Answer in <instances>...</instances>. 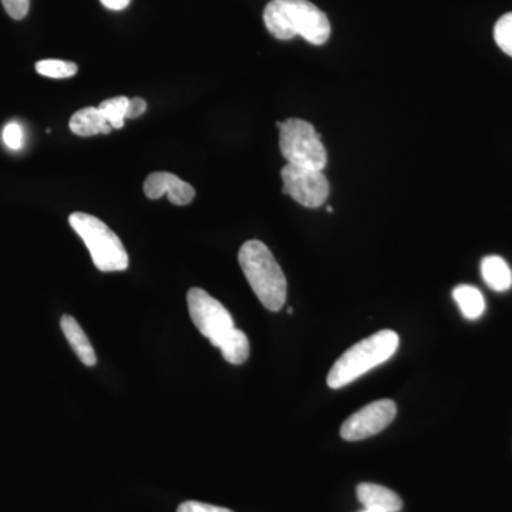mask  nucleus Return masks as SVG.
I'll list each match as a JSON object with an SVG mask.
<instances>
[{
	"instance_id": "nucleus-1",
	"label": "nucleus",
	"mask_w": 512,
	"mask_h": 512,
	"mask_svg": "<svg viewBox=\"0 0 512 512\" xmlns=\"http://www.w3.org/2000/svg\"><path fill=\"white\" fill-rule=\"evenodd\" d=\"M264 22L275 39L302 36L316 46L328 42L332 32L328 16L308 0H272L264 10Z\"/></svg>"
},
{
	"instance_id": "nucleus-2",
	"label": "nucleus",
	"mask_w": 512,
	"mask_h": 512,
	"mask_svg": "<svg viewBox=\"0 0 512 512\" xmlns=\"http://www.w3.org/2000/svg\"><path fill=\"white\" fill-rule=\"evenodd\" d=\"M238 261L262 305L268 311H281L286 302L288 284L284 271L264 242L256 239L245 242L239 249Z\"/></svg>"
},
{
	"instance_id": "nucleus-3",
	"label": "nucleus",
	"mask_w": 512,
	"mask_h": 512,
	"mask_svg": "<svg viewBox=\"0 0 512 512\" xmlns=\"http://www.w3.org/2000/svg\"><path fill=\"white\" fill-rule=\"evenodd\" d=\"M400 338L394 330L384 329L360 340L336 360L328 375L330 389H342L370 370L387 362L397 352Z\"/></svg>"
},
{
	"instance_id": "nucleus-4",
	"label": "nucleus",
	"mask_w": 512,
	"mask_h": 512,
	"mask_svg": "<svg viewBox=\"0 0 512 512\" xmlns=\"http://www.w3.org/2000/svg\"><path fill=\"white\" fill-rule=\"evenodd\" d=\"M70 227L83 239L93 264L101 272H120L128 268V255L123 242L103 221L84 212H73Z\"/></svg>"
},
{
	"instance_id": "nucleus-5",
	"label": "nucleus",
	"mask_w": 512,
	"mask_h": 512,
	"mask_svg": "<svg viewBox=\"0 0 512 512\" xmlns=\"http://www.w3.org/2000/svg\"><path fill=\"white\" fill-rule=\"evenodd\" d=\"M276 124L279 128V147L286 163L320 171L325 168L328 154L311 123L289 119Z\"/></svg>"
},
{
	"instance_id": "nucleus-6",
	"label": "nucleus",
	"mask_w": 512,
	"mask_h": 512,
	"mask_svg": "<svg viewBox=\"0 0 512 512\" xmlns=\"http://www.w3.org/2000/svg\"><path fill=\"white\" fill-rule=\"evenodd\" d=\"M188 312L192 323L212 346L235 328L231 313L220 301L201 288H192L187 295Z\"/></svg>"
},
{
	"instance_id": "nucleus-7",
	"label": "nucleus",
	"mask_w": 512,
	"mask_h": 512,
	"mask_svg": "<svg viewBox=\"0 0 512 512\" xmlns=\"http://www.w3.org/2000/svg\"><path fill=\"white\" fill-rule=\"evenodd\" d=\"M284 194L308 208H318L329 197V181L323 171L286 164L281 171Z\"/></svg>"
},
{
	"instance_id": "nucleus-8",
	"label": "nucleus",
	"mask_w": 512,
	"mask_h": 512,
	"mask_svg": "<svg viewBox=\"0 0 512 512\" xmlns=\"http://www.w3.org/2000/svg\"><path fill=\"white\" fill-rule=\"evenodd\" d=\"M396 414L397 406L392 400L367 404L342 424L340 436L346 441L369 439L390 426Z\"/></svg>"
},
{
	"instance_id": "nucleus-9",
	"label": "nucleus",
	"mask_w": 512,
	"mask_h": 512,
	"mask_svg": "<svg viewBox=\"0 0 512 512\" xmlns=\"http://www.w3.org/2000/svg\"><path fill=\"white\" fill-rule=\"evenodd\" d=\"M144 194L150 200H158V198L167 195L171 204L184 207L190 204L195 198V190L192 185L185 183L175 174L158 171L148 175L146 183H144Z\"/></svg>"
},
{
	"instance_id": "nucleus-10",
	"label": "nucleus",
	"mask_w": 512,
	"mask_h": 512,
	"mask_svg": "<svg viewBox=\"0 0 512 512\" xmlns=\"http://www.w3.org/2000/svg\"><path fill=\"white\" fill-rule=\"evenodd\" d=\"M357 500L366 508L377 512H400L402 498L389 488L379 484L363 483L357 485Z\"/></svg>"
},
{
	"instance_id": "nucleus-11",
	"label": "nucleus",
	"mask_w": 512,
	"mask_h": 512,
	"mask_svg": "<svg viewBox=\"0 0 512 512\" xmlns=\"http://www.w3.org/2000/svg\"><path fill=\"white\" fill-rule=\"evenodd\" d=\"M60 328H62L64 338L72 346L77 357L82 360L83 365L89 367L96 365L97 357L92 343H90L89 338H87L86 333L83 332L82 326L77 323V320L73 316L64 315L60 319Z\"/></svg>"
},
{
	"instance_id": "nucleus-12",
	"label": "nucleus",
	"mask_w": 512,
	"mask_h": 512,
	"mask_svg": "<svg viewBox=\"0 0 512 512\" xmlns=\"http://www.w3.org/2000/svg\"><path fill=\"white\" fill-rule=\"evenodd\" d=\"M73 134L80 137H92L97 134H109L113 127L107 123L99 107H86L76 111L69 123Z\"/></svg>"
},
{
	"instance_id": "nucleus-13",
	"label": "nucleus",
	"mask_w": 512,
	"mask_h": 512,
	"mask_svg": "<svg viewBox=\"0 0 512 512\" xmlns=\"http://www.w3.org/2000/svg\"><path fill=\"white\" fill-rule=\"evenodd\" d=\"M481 275L485 284L495 292H505L512 286V271L500 256H487L481 262Z\"/></svg>"
},
{
	"instance_id": "nucleus-14",
	"label": "nucleus",
	"mask_w": 512,
	"mask_h": 512,
	"mask_svg": "<svg viewBox=\"0 0 512 512\" xmlns=\"http://www.w3.org/2000/svg\"><path fill=\"white\" fill-rule=\"evenodd\" d=\"M215 348L221 350L222 356H224V359L227 360L228 363H231V365H242V363L247 362L249 352H251L247 335L237 328L227 333V335L217 343Z\"/></svg>"
},
{
	"instance_id": "nucleus-15",
	"label": "nucleus",
	"mask_w": 512,
	"mask_h": 512,
	"mask_svg": "<svg viewBox=\"0 0 512 512\" xmlns=\"http://www.w3.org/2000/svg\"><path fill=\"white\" fill-rule=\"evenodd\" d=\"M454 301L463 313L464 318L474 320L481 318L485 311L483 293L476 286L460 285L453 291Z\"/></svg>"
},
{
	"instance_id": "nucleus-16",
	"label": "nucleus",
	"mask_w": 512,
	"mask_h": 512,
	"mask_svg": "<svg viewBox=\"0 0 512 512\" xmlns=\"http://www.w3.org/2000/svg\"><path fill=\"white\" fill-rule=\"evenodd\" d=\"M128 101H130V99L124 96L101 101L99 110L101 114H103L104 119L107 120V123L113 127V130L114 128L120 130V128L124 127V121L127 120Z\"/></svg>"
},
{
	"instance_id": "nucleus-17",
	"label": "nucleus",
	"mask_w": 512,
	"mask_h": 512,
	"mask_svg": "<svg viewBox=\"0 0 512 512\" xmlns=\"http://www.w3.org/2000/svg\"><path fill=\"white\" fill-rule=\"evenodd\" d=\"M35 67L37 73L50 79H69L79 70L76 63L57 59L40 60Z\"/></svg>"
},
{
	"instance_id": "nucleus-18",
	"label": "nucleus",
	"mask_w": 512,
	"mask_h": 512,
	"mask_svg": "<svg viewBox=\"0 0 512 512\" xmlns=\"http://www.w3.org/2000/svg\"><path fill=\"white\" fill-rule=\"evenodd\" d=\"M494 39L498 47L512 57V13L498 19L494 28Z\"/></svg>"
},
{
	"instance_id": "nucleus-19",
	"label": "nucleus",
	"mask_w": 512,
	"mask_h": 512,
	"mask_svg": "<svg viewBox=\"0 0 512 512\" xmlns=\"http://www.w3.org/2000/svg\"><path fill=\"white\" fill-rule=\"evenodd\" d=\"M3 143L6 144V147L10 148V150L18 151L25 144V133H23V127L20 126L16 121H10V123L6 124L5 128H3L2 133Z\"/></svg>"
},
{
	"instance_id": "nucleus-20",
	"label": "nucleus",
	"mask_w": 512,
	"mask_h": 512,
	"mask_svg": "<svg viewBox=\"0 0 512 512\" xmlns=\"http://www.w3.org/2000/svg\"><path fill=\"white\" fill-rule=\"evenodd\" d=\"M2 5L10 18L22 20L28 16L30 0H2Z\"/></svg>"
},
{
	"instance_id": "nucleus-21",
	"label": "nucleus",
	"mask_w": 512,
	"mask_h": 512,
	"mask_svg": "<svg viewBox=\"0 0 512 512\" xmlns=\"http://www.w3.org/2000/svg\"><path fill=\"white\" fill-rule=\"evenodd\" d=\"M177 512H234L228 508L217 507V505L198 503V501H185L178 507Z\"/></svg>"
},
{
	"instance_id": "nucleus-22",
	"label": "nucleus",
	"mask_w": 512,
	"mask_h": 512,
	"mask_svg": "<svg viewBox=\"0 0 512 512\" xmlns=\"http://www.w3.org/2000/svg\"><path fill=\"white\" fill-rule=\"evenodd\" d=\"M147 110V101L136 97V99H130L127 107V119L133 120L143 116Z\"/></svg>"
},
{
	"instance_id": "nucleus-23",
	"label": "nucleus",
	"mask_w": 512,
	"mask_h": 512,
	"mask_svg": "<svg viewBox=\"0 0 512 512\" xmlns=\"http://www.w3.org/2000/svg\"><path fill=\"white\" fill-rule=\"evenodd\" d=\"M100 2L104 8L119 12V10L126 9L130 5L131 0H100Z\"/></svg>"
},
{
	"instance_id": "nucleus-24",
	"label": "nucleus",
	"mask_w": 512,
	"mask_h": 512,
	"mask_svg": "<svg viewBox=\"0 0 512 512\" xmlns=\"http://www.w3.org/2000/svg\"><path fill=\"white\" fill-rule=\"evenodd\" d=\"M326 210H328V212H333V208L332 207H328V208H326Z\"/></svg>"
},
{
	"instance_id": "nucleus-25",
	"label": "nucleus",
	"mask_w": 512,
	"mask_h": 512,
	"mask_svg": "<svg viewBox=\"0 0 512 512\" xmlns=\"http://www.w3.org/2000/svg\"><path fill=\"white\" fill-rule=\"evenodd\" d=\"M362 512H377V511L366 510V508H365V510H363Z\"/></svg>"
}]
</instances>
